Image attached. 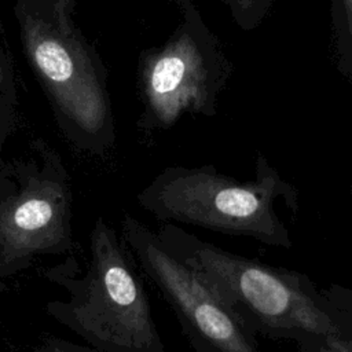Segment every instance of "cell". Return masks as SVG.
<instances>
[{
    "instance_id": "7c38bea8",
    "label": "cell",
    "mask_w": 352,
    "mask_h": 352,
    "mask_svg": "<svg viewBox=\"0 0 352 352\" xmlns=\"http://www.w3.org/2000/svg\"><path fill=\"white\" fill-rule=\"evenodd\" d=\"M3 78V69H1V60H0V80Z\"/></svg>"
},
{
    "instance_id": "3957f363",
    "label": "cell",
    "mask_w": 352,
    "mask_h": 352,
    "mask_svg": "<svg viewBox=\"0 0 352 352\" xmlns=\"http://www.w3.org/2000/svg\"><path fill=\"white\" fill-rule=\"evenodd\" d=\"M278 199L297 212L296 186L261 157L253 180L234 179L209 165L172 166L138 194L139 205L161 223L201 227L290 249V232L275 212Z\"/></svg>"
},
{
    "instance_id": "52a82bcc",
    "label": "cell",
    "mask_w": 352,
    "mask_h": 352,
    "mask_svg": "<svg viewBox=\"0 0 352 352\" xmlns=\"http://www.w3.org/2000/svg\"><path fill=\"white\" fill-rule=\"evenodd\" d=\"M147 96L155 117L173 124L186 110H201L206 100L202 58L188 36H182L147 67Z\"/></svg>"
},
{
    "instance_id": "4fadbf2b",
    "label": "cell",
    "mask_w": 352,
    "mask_h": 352,
    "mask_svg": "<svg viewBox=\"0 0 352 352\" xmlns=\"http://www.w3.org/2000/svg\"><path fill=\"white\" fill-rule=\"evenodd\" d=\"M349 192H351V197H352V184H351V187H349Z\"/></svg>"
},
{
    "instance_id": "277c9868",
    "label": "cell",
    "mask_w": 352,
    "mask_h": 352,
    "mask_svg": "<svg viewBox=\"0 0 352 352\" xmlns=\"http://www.w3.org/2000/svg\"><path fill=\"white\" fill-rule=\"evenodd\" d=\"M70 176L52 155L6 165L0 173V280L40 256L73 250Z\"/></svg>"
},
{
    "instance_id": "30bf717a",
    "label": "cell",
    "mask_w": 352,
    "mask_h": 352,
    "mask_svg": "<svg viewBox=\"0 0 352 352\" xmlns=\"http://www.w3.org/2000/svg\"><path fill=\"white\" fill-rule=\"evenodd\" d=\"M345 4V14H346V22H348V29L352 36V0H344Z\"/></svg>"
},
{
    "instance_id": "8992f818",
    "label": "cell",
    "mask_w": 352,
    "mask_h": 352,
    "mask_svg": "<svg viewBox=\"0 0 352 352\" xmlns=\"http://www.w3.org/2000/svg\"><path fill=\"white\" fill-rule=\"evenodd\" d=\"M21 23L30 58L62 111L84 135L100 136L106 126V103L85 54L66 33L37 16L23 15Z\"/></svg>"
},
{
    "instance_id": "6da1fadb",
    "label": "cell",
    "mask_w": 352,
    "mask_h": 352,
    "mask_svg": "<svg viewBox=\"0 0 352 352\" xmlns=\"http://www.w3.org/2000/svg\"><path fill=\"white\" fill-rule=\"evenodd\" d=\"M157 234L254 336L296 344L308 337L345 336L336 309L305 274L227 252L173 223H161Z\"/></svg>"
},
{
    "instance_id": "ba28073f",
    "label": "cell",
    "mask_w": 352,
    "mask_h": 352,
    "mask_svg": "<svg viewBox=\"0 0 352 352\" xmlns=\"http://www.w3.org/2000/svg\"><path fill=\"white\" fill-rule=\"evenodd\" d=\"M297 352H352V336L308 337L297 342Z\"/></svg>"
},
{
    "instance_id": "8fae6325",
    "label": "cell",
    "mask_w": 352,
    "mask_h": 352,
    "mask_svg": "<svg viewBox=\"0 0 352 352\" xmlns=\"http://www.w3.org/2000/svg\"><path fill=\"white\" fill-rule=\"evenodd\" d=\"M1 140H3V128L0 126V146H1ZM3 168H4V164L0 161V173H1Z\"/></svg>"
},
{
    "instance_id": "9c48e42d",
    "label": "cell",
    "mask_w": 352,
    "mask_h": 352,
    "mask_svg": "<svg viewBox=\"0 0 352 352\" xmlns=\"http://www.w3.org/2000/svg\"><path fill=\"white\" fill-rule=\"evenodd\" d=\"M33 352H102L88 345L72 342L56 336H44L33 346Z\"/></svg>"
},
{
    "instance_id": "5b68a950",
    "label": "cell",
    "mask_w": 352,
    "mask_h": 352,
    "mask_svg": "<svg viewBox=\"0 0 352 352\" xmlns=\"http://www.w3.org/2000/svg\"><path fill=\"white\" fill-rule=\"evenodd\" d=\"M121 239L195 352H261L256 336L205 279L166 249L157 231L125 213Z\"/></svg>"
},
{
    "instance_id": "7a4b0ae2",
    "label": "cell",
    "mask_w": 352,
    "mask_h": 352,
    "mask_svg": "<svg viewBox=\"0 0 352 352\" xmlns=\"http://www.w3.org/2000/svg\"><path fill=\"white\" fill-rule=\"evenodd\" d=\"M44 275L67 293L66 300L47 302V315L85 345L102 352H165L131 253L102 216L89 234L85 270L70 256Z\"/></svg>"
}]
</instances>
